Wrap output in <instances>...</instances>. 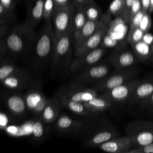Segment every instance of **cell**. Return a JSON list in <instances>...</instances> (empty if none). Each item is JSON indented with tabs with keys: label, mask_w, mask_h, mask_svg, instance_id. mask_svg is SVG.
<instances>
[{
	"label": "cell",
	"mask_w": 153,
	"mask_h": 153,
	"mask_svg": "<svg viewBox=\"0 0 153 153\" xmlns=\"http://www.w3.org/2000/svg\"><path fill=\"white\" fill-rule=\"evenodd\" d=\"M73 36L69 31L55 39L51 61V74L54 76L68 74L72 60Z\"/></svg>",
	"instance_id": "1"
},
{
	"label": "cell",
	"mask_w": 153,
	"mask_h": 153,
	"mask_svg": "<svg viewBox=\"0 0 153 153\" xmlns=\"http://www.w3.org/2000/svg\"><path fill=\"white\" fill-rule=\"evenodd\" d=\"M35 39V30L25 22L15 26L5 38L7 52L15 57L23 56L33 49Z\"/></svg>",
	"instance_id": "2"
},
{
	"label": "cell",
	"mask_w": 153,
	"mask_h": 153,
	"mask_svg": "<svg viewBox=\"0 0 153 153\" xmlns=\"http://www.w3.org/2000/svg\"><path fill=\"white\" fill-rule=\"evenodd\" d=\"M55 35L50 20L45 21L41 32L36 36L33 47L34 64L41 68L51 61Z\"/></svg>",
	"instance_id": "3"
},
{
	"label": "cell",
	"mask_w": 153,
	"mask_h": 153,
	"mask_svg": "<svg viewBox=\"0 0 153 153\" xmlns=\"http://www.w3.org/2000/svg\"><path fill=\"white\" fill-rule=\"evenodd\" d=\"M75 9L73 4L56 7L51 17L55 39L69 31H72Z\"/></svg>",
	"instance_id": "4"
},
{
	"label": "cell",
	"mask_w": 153,
	"mask_h": 153,
	"mask_svg": "<svg viewBox=\"0 0 153 153\" xmlns=\"http://www.w3.org/2000/svg\"><path fill=\"white\" fill-rule=\"evenodd\" d=\"M133 146H142L153 142V123L148 121H135L127 129Z\"/></svg>",
	"instance_id": "5"
},
{
	"label": "cell",
	"mask_w": 153,
	"mask_h": 153,
	"mask_svg": "<svg viewBox=\"0 0 153 153\" xmlns=\"http://www.w3.org/2000/svg\"><path fill=\"white\" fill-rule=\"evenodd\" d=\"M106 52V48L100 45L81 56L74 57L71 63L68 74L75 75L85 68L97 63Z\"/></svg>",
	"instance_id": "6"
},
{
	"label": "cell",
	"mask_w": 153,
	"mask_h": 153,
	"mask_svg": "<svg viewBox=\"0 0 153 153\" xmlns=\"http://www.w3.org/2000/svg\"><path fill=\"white\" fill-rule=\"evenodd\" d=\"M57 93L72 100L81 103H84L99 95L98 92L94 88L85 87L82 84L74 81L62 87Z\"/></svg>",
	"instance_id": "7"
},
{
	"label": "cell",
	"mask_w": 153,
	"mask_h": 153,
	"mask_svg": "<svg viewBox=\"0 0 153 153\" xmlns=\"http://www.w3.org/2000/svg\"><path fill=\"white\" fill-rule=\"evenodd\" d=\"M135 75L136 71L133 70H125L116 72L94 82L93 88L97 92L103 93L132 79Z\"/></svg>",
	"instance_id": "8"
},
{
	"label": "cell",
	"mask_w": 153,
	"mask_h": 153,
	"mask_svg": "<svg viewBox=\"0 0 153 153\" xmlns=\"http://www.w3.org/2000/svg\"><path fill=\"white\" fill-rule=\"evenodd\" d=\"M109 71L108 66L105 64H94L75 75L74 81L81 84L97 82L106 77Z\"/></svg>",
	"instance_id": "9"
},
{
	"label": "cell",
	"mask_w": 153,
	"mask_h": 153,
	"mask_svg": "<svg viewBox=\"0 0 153 153\" xmlns=\"http://www.w3.org/2000/svg\"><path fill=\"white\" fill-rule=\"evenodd\" d=\"M141 82L140 80L132 79L111 90L103 92L102 94L108 97L112 102H123L129 100L133 91Z\"/></svg>",
	"instance_id": "10"
},
{
	"label": "cell",
	"mask_w": 153,
	"mask_h": 153,
	"mask_svg": "<svg viewBox=\"0 0 153 153\" xmlns=\"http://www.w3.org/2000/svg\"><path fill=\"white\" fill-rule=\"evenodd\" d=\"M87 124L82 120L74 119L70 116L63 114H60L54 123V130L63 134H75L81 131Z\"/></svg>",
	"instance_id": "11"
},
{
	"label": "cell",
	"mask_w": 153,
	"mask_h": 153,
	"mask_svg": "<svg viewBox=\"0 0 153 153\" xmlns=\"http://www.w3.org/2000/svg\"><path fill=\"white\" fill-rule=\"evenodd\" d=\"M24 97L28 110L39 117L47 103L48 98L40 90L36 88L27 91Z\"/></svg>",
	"instance_id": "12"
},
{
	"label": "cell",
	"mask_w": 153,
	"mask_h": 153,
	"mask_svg": "<svg viewBox=\"0 0 153 153\" xmlns=\"http://www.w3.org/2000/svg\"><path fill=\"white\" fill-rule=\"evenodd\" d=\"M108 30L106 25L97 30L91 36L87 39L82 44L74 49V57L81 56L93 49L100 46L102 41L106 35Z\"/></svg>",
	"instance_id": "13"
},
{
	"label": "cell",
	"mask_w": 153,
	"mask_h": 153,
	"mask_svg": "<svg viewBox=\"0 0 153 153\" xmlns=\"http://www.w3.org/2000/svg\"><path fill=\"white\" fill-rule=\"evenodd\" d=\"M30 82L31 78L28 73L22 69L2 80L0 84L10 90H19L27 88Z\"/></svg>",
	"instance_id": "14"
},
{
	"label": "cell",
	"mask_w": 153,
	"mask_h": 153,
	"mask_svg": "<svg viewBox=\"0 0 153 153\" xmlns=\"http://www.w3.org/2000/svg\"><path fill=\"white\" fill-rule=\"evenodd\" d=\"M133 145L128 136L115 137L104 142L97 147L105 152L111 153H127Z\"/></svg>",
	"instance_id": "15"
},
{
	"label": "cell",
	"mask_w": 153,
	"mask_h": 153,
	"mask_svg": "<svg viewBox=\"0 0 153 153\" xmlns=\"http://www.w3.org/2000/svg\"><path fill=\"white\" fill-rule=\"evenodd\" d=\"M63 106L56 95L48 99L47 103L39 117L47 124H54L61 114Z\"/></svg>",
	"instance_id": "16"
},
{
	"label": "cell",
	"mask_w": 153,
	"mask_h": 153,
	"mask_svg": "<svg viewBox=\"0 0 153 153\" xmlns=\"http://www.w3.org/2000/svg\"><path fill=\"white\" fill-rule=\"evenodd\" d=\"M56 96L63 108L68 109L74 114L85 118H91L95 116V113L88 109L83 103L72 100L57 92L56 94Z\"/></svg>",
	"instance_id": "17"
},
{
	"label": "cell",
	"mask_w": 153,
	"mask_h": 153,
	"mask_svg": "<svg viewBox=\"0 0 153 153\" xmlns=\"http://www.w3.org/2000/svg\"><path fill=\"white\" fill-rule=\"evenodd\" d=\"M108 60L117 69H123L132 66L136 62L134 54L128 50H118L111 53Z\"/></svg>",
	"instance_id": "18"
},
{
	"label": "cell",
	"mask_w": 153,
	"mask_h": 153,
	"mask_svg": "<svg viewBox=\"0 0 153 153\" xmlns=\"http://www.w3.org/2000/svg\"><path fill=\"white\" fill-rule=\"evenodd\" d=\"M4 101L8 111L16 117H23L28 111L24 96L11 94L5 97Z\"/></svg>",
	"instance_id": "19"
},
{
	"label": "cell",
	"mask_w": 153,
	"mask_h": 153,
	"mask_svg": "<svg viewBox=\"0 0 153 153\" xmlns=\"http://www.w3.org/2000/svg\"><path fill=\"white\" fill-rule=\"evenodd\" d=\"M105 25H106V24L103 22V19L96 21L87 20L81 29L76 40L73 44L74 50L79 46L87 39Z\"/></svg>",
	"instance_id": "20"
},
{
	"label": "cell",
	"mask_w": 153,
	"mask_h": 153,
	"mask_svg": "<svg viewBox=\"0 0 153 153\" xmlns=\"http://www.w3.org/2000/svg\"><path fill=\"white\" fill-rule=\"evenodd\" d=\"M44 0H33L30 5L25 23L33 30L43 19Z\"/></svg>",
	"instance_id": "21"
},
{
	"label": "cell",
	"mask_w": 153,
	"mask_h": 153,
	"mask_svg": "<svg viewBox=\"0 0 153 153\" xmlns=\"http://www.w3.org/2000/svg\"><path fill=\"white\" fill-rule=\"evenodd\" d=\"M83 103L88 109L96 114L109 109L111 106L112 102L108 97L102 94L93 97Z\"/></svg>",
	"instance_id": "22"
},
{
	"label": "cell",
	"mask_w": 153,
	"mask_h": 153,
	"mask_svg": "<svg viewBox=\"0 0 153 153\" xmlns=\"http://www.w3.org/2000/svg\"><path fill=\"white\" fill-rule=\"evenodd\" d=\"M153 93V81L141 82L133 91L130 102L136 103L141 102L149 97Z\"/></svg>",
	"instance_id": "23"
},
{
	"label": "cell",
	"mask_w": 153,
	"mask_h": 153,
	"mask_svg": "<svg viewBox=\"0 0 153 153\" xmlns=\"http://www.w3.org/2000/svg\"><path fill=\"white\" fill-rule=\"evenodd\" d=\"M87 17L82 7L75 8L73 21H72V36H73V44L76 40L79 32L82 28L83 26L87 21Z\"/></svg>",
	"instance_id": "24"
},
{
	"label": "cell",
	"mask_w": 153,
	"mask_h": 153,
	"mask_svg": "<svg viewBox=\"0 0 153 153\" xmlns=\"http://www.w3.org/2000/svg\"><path fill=\"white\" fill-rule=\"evenodd\" d=\"M118 134L111 131H101L88 139L84 145L89 147H97L100 144L117 137Z\"/></svg>",
	"instance_id": "25"
},
{
	"label": "cell",
	"mask_w": 153,
	"mask_h": 153,
	"mask_svg": "<svg viewBox=\"0 0 153 153\" xmlns=\"http://www.w3.org/2000/svg\"><path fill=\"white\" fill-rule=\"evenodd\" d=\"M131 45L135 56L141 60H146L153 54V45L148 44L143 40Z\"/></svg>",
	"instance_id": "26"
},
{
	"label": "cell",
	"mask_w": 153,
	"mask_h": 153,
	"mask_svg": "<svg viewBox=\"0 0 153 153\" xmlns=\"http://www.w3.org/2000/svg\"><path fill=\"white\" fill-rule=\"evenodd\" d=\"M82 7L87 20L96 21L102 19L101 9L94 0H87Z\"/></svg>",
	"instance_id": "27"
},
{
	"label": "cell",
	"mask_w": 153,
	"mask_h": 153,
	"mask_svg": "<svg viewBox=\"0 0 153 153\" xmlns=\"http://www.w3.org/2000/svg\"><path fill=\"white\" fill-rule=\"evenodd\" d=\"M22 69L12 60H7L5 57L0 60V82L8 76Z\"/></svg>",
	"instance_id": "28"
},
{
	"label": "cell",
	"mask_w": 153,
	"mask_h": 153,
	"mask_svg": "<svg viewBox=\"0 0 153 153\" xmlns=\"http://www.w3.org/2000/svg\"><path fill=\"white\" fill-rule=\"evenodd\" d=\"M47 126L39 117L36 116L32 123L31 133L33 137L37 140H41L45 137L47 132Z\"/></svg>",
	"instance_id": "29"
},
{
	"label": "cell",
	"mask_w": 153,
	"mask_h": 153,
	"mask_svg": "<svg viewBox=\"0 0 153 153\" xmlns=\"http://www.w3.org/2000/svg\"><path fill=\"white\" fill-rule=\"evenodd\" d=\"M144 34L145 32L139 27L133 29H130L127 38V41L130 45L134 44L142 40Z\"/></svg>",
	"instance_id": "30"
},
{
	"label": "cell",
	"mask_w": 153,
	"mask_h": 153,
	"mask_svg": "<svg viewBox=\"0 0 153 153\" xmlns=\"http://www.w3.org/2000/svg\"><path fill=\"white\" fill-rule=\"evenodd\" d=\"M56 7V4L54 0H44L43 19L45 21L51 19L52 15Z\"/></svg>",
	"instance_id": "31"
},
{
	"label": "cell",
	"mask_w": 153,
	"mask_h": 153,
	"mask_svg": "<svg viewBox=\"0 0 153 153\" xmlns=\"http://www.w3.org/2000/svg\"><path fill=\"white\" fill-rule=\"evenodd\" d=\"M14 19L13 11L5 8L0 4V23L8 24Z\"/></svg>",
	"instance_id": "32"
},
{
	"label": "cell",
	"mask_w": 153,
	"mask_h": 153,
	"mask_svg": "<svg viewBox=\"0 0 153 153\" xmlns=\"http://www.w3.org/2000/svg\"><path fill=\"white\" fill-rule=\"evenodd\" d=\"M124 2L121 0H114L109 5L108 12L114 16H120L122 13Z\"/></svg>",
	"instance_id": "33"
},
{
	"label": "cell",
	"mask_w": 153,
	"mask_h": 153,
	"mask_svg": "<svg viewBox=\"0 0 153 153\" xmlns=\"http://www.w3.org/2000/svg\"><path fill=\"white\" fill-rule=\"evenodd\" d=\"M135 0H125L124 6L123 8L121 16L123 19L128 23H130V10L131 7Z\"/></svg>",
	"instance_id": "34"
},
{
	"label": "cell",
	"mask_w": 153,
	"mask_h": 153,
	"mask_svg": "<svg viewBox=\"0 0 153 153\" xmlns=\"http://www.w3.org/2000/svg\"><path fill=\"white\" fill-rule=\"evenodd\" d=\"M145 13L146 12L141 8L140 10L134 16V17L130 21V29H133L139 27Z\"/></svg>",
	"instance_id": "35"
},
{
	"label": "cell",
	"mask_w": 153,
	"mask_h": 153,
	"mask_svg": "<svg viewBox=\"0 0 153 153\" xmlns=\"http://www.w3.org/2000/svg\"><path fill=\"white\" fill-rule=\"evenodd\" d=\"M151 26V20L149 12L145 13L140 23L139 26V27L143 30L145 33L148 32Z\"/></svg>",
	"instance_id": "36"
},
{
	"label": "cell",
	"mask_w": 153,
	"mask_h": 153,
	"mask_svg": "<svg viewBox=\"0 0 153 153\" xmlns=\"http://www.w3.org/2000/svg\"><path fill=\"white\" fill-rule=\"evenodd\" d=\"M153 153V142L149 144L138 146L136 148H131L127 153Z\"/></svg>",
	"instance_id": "37"
},
{
	"label": "cell",
	"mask_w": 153,
	"mask_h": 153,
	"mask_svg": "<svg viewBox=\"0 0 153 153\" xmlns=\"http://www.w3.org/2000/svg\"><path fill=\"white\" fill-rule=\"evenodd\" d=\"M142 8V4L140 0H135L131 7L130 10V21L134 17V16Z\"/></svg>",
	"instance_id": "38"
},
{
	"label": "cell",
	"mask_w": 153,
	"mask_h": 153,
	"mask_svg": "<svg viewBox=\"0 0 153 153\" xmlns=\"http://www.w3.org/2000/svg\"><path fill=\"white\" fill-rule=\"evenodd\" d=\"M9 126V120L4 113L0 111V129L5 130Z\"/></svg>",
	"instance_id": "39"
},
{
	"label": "cell",
	"mask_w": 153,
	"mask_h": 153,
	"mask_svg": "<svg viewBox=\"0 0 153 153\" xmlns=\"http://www.w3.org/2000/svg\"><path fill=\"white\" fill-rule=\"evenodd\" d=\"M0 4L7 10L13 11L16 4V0H0Z\"/></svg>",
	"instance_id": "40"
},
{
	"label": "cell",
	"mask_w": 153,
	"mask_h": 153,
	"mask_svg": "<svg viewBox=\"0 0 153 153\" xmlns=\"http://www.w3.org/2000/svg\"><path fill=\"white\" fill-rule=\"evenodd\" d=\"M140 103L143 108H153V93L149 97L142 100Z\"/></svg>",
	"instance_id": "41"
},
{
	"label": "cell",
	"mask_w": 153,
	"mask_h": 153,
	"mask_svg": "<svg viewBox=\"0 0 153 153\" xmlns=\"http://www.w3.org/2000/svg\"><path fill=\"white\" fill-rule=\"evenodd\" d=\"M7 53V49L4 38L0 39V60L4 59Z\"/></svg>",
	"instance_id": "42"
},
{
	"label": "cell",
	"mask_w": 153,
	"mask_h": 153,
	"mask_svg": "<svg viewBox=\"0 0 153 153\" xmlns=\"http://www.w3.org/2000/svg\"><path fill=\"white\" fill-rule=\"evenodd\" d=\"M8 32V24L0 23V39L5 38Z\"/></svg>",
	"instance_id": "43"
},
{
	"label": "cell",
	"mask_w": 153,
	"mask_h": 153,
	"mask_svg": "<svg viewBox=\"0 0 153 153\" xmlns=\"http://www.w3.org/2000/svg\"><path fill=\"white\" fill-rule=\"evenodd\" d=\"M56 2V7H64L72 5V0H54Z\"/></svg>",
	"instance_id": "44"
},
{
	"label": "cell",
	"mask_w": 153,
	"mask_h": 153,
	"mask_svg": "<svg viewBox=\"0 0 153 153\" xmlns=\"http://www.w3.org/2000/svg\"><path fill=\"white\" fill-rule=\"evenodd\" d=\"M142 40L143 41H145V42L148 43V44L153 45V35H151L148 32L145 33V34L143 36Z\"/></svg>",
	"instance_id": "45"
},
{
	"label": "cell",
	"mask_w": 153,
	"mask_h": 153,
	"mask_svg": "<svg viewBox=\"0 0 153 153\" xmlns=\"http://www.w3.org/2000/svg\"><path fill=\"white\" fill-rule=\"evenodd\" d=\"M142 4V9L145 12H149L150 0H140Z\"/></svg>",
	"instance_id": "46"
},
{
	"label": "cell",
	"mask_w": 153,
	"mask_h": 153,
	"mask_svg": "<svg viewBox=\"0 0 153 153\" xmlns=\"http://www.w3.org/2000/svg\"><path fill=\"white\" fill-rule=\"evenodd\" d=\"M87 0H72V4L75 8L82 7Z\"/></svg>",
	"instance_id": "47"
},
{
	"label": "cell",
	"mask_w": 153,
	"mask_h": 153,
	"mask_svg": "<svg viewBox=\"0 0 153 153\" xmlns=\"http://www.w3.org/2000/svg\"><path fill=\"white\" fill-rule=\"evenodd\" d=\"M153 12V0H150V4H149V14Z\"/></svg>",
	"instance_id": "48"
},
{
	"label": "cell",
	"mask_w": 153,
	"mask_h": 153,
	"mask_svg": "<svg viewBox=\"0 0 153 153\" xmlns=\"http://www.w3.org/2000/svg\"><path fill=\"white\" fill-rule=\"evenodd\" d=\"M151 62H152V63H153V54H152V57H151Z\"/></svg>",
	"instance_id": "49"
},
{
	"label": "cell",
	"mask_w": 153,
	"mask_h": 153,
	"mask_svg": "<svg viewBox=\"0 0 153 153\" xmlns=\"http://www.w3.org/2000/svg\"><path fill=\"white\" fill-rule=\"evenodd\" d=\"M121 1H123L124 3V1H125V0H121Z\"/></svg>",
	"instance_id": "50"
},
{
	"label": "cell",
	"mask_w": 153,
	"mask_h": 153,
	"mask_svg": "<svg viewBox=\"0 0 153 153\" xmlns=\"http://www.w3.org/2000/svg\"><path fill=\"white\" fill-rule=\"evenodd\" d=\"M152 111H153V108H152Z\"/></svg>",
	"instance_id": "51"
}]
</instances>
